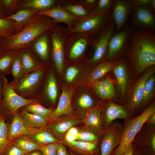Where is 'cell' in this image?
Here are the masks:
<instances>
[{
  "label": "cell",
  "instance_id": "cell-3",
  "mask_svg": "<svg viewBox=\"0 0 155 155\" xmlns=\"http://www.w3.org/2000/svg\"><path fill=\"white\" fill-rule=\"evenodd\" d=\"M155 112L154 104H151L137 117L129 120L122 131L120 142L117 149L111 155H123L125 150L132 142L150 116Z\"/></svg>",
  "mask_w": 155,
  "mask_h": 155
},
{
  "label": "cell",
  "instance_id": "cell-17",
  "mask_svg": "<svg viewBox=\"0 0 155 155\" xmlns=\"http://www.w3.org/2000/svg\"><path fill=\"white\" fill-rule=\"evenodd\" d=\"M18 55L24 68V74L44 69L42 65L29 51H19Z\"/></svg>",
  "mask_w": 155,
  "mask_h": 155
},
{
  "label": "cell",
  "instance_id": "cell-50",
  "mask_svg": "<svg viewBox=\"0 0 155 155\" xmlns=\"http://www.w3.org/2000/svg\"><path fill=\"white\" fill-rule=\"evenodd\" d=\"M78 132V128L75 127H73L71 128L67 132L76 137L77 138Z\"/></svg>",
  "mask_w": 155,
  "mask_h": 155
},
{
  "label": "cell",
  "instance_id": "cell-56",
  "mask_svg": "<svg viewBox=\"0 0 155 155\" xmlns=\"http://www.w3.org/2000/svg\"><path fill=\"white\" fill-rule=\"evenodd\" d=\"M26 154L27 155H43L41 152L40 150H37L32 151Z\"/></svg>",
  "mask_w": 155,
  "mask_h": 155
},
{
  "label": "cell",
  "instance_id": "cell-14",
  "mask_svg": "<svg viewBox=\"0 0 155 155\" xmlns=\"http://www.w3.org/2000/svg\"><path fill=\"white\" fill-rule=\"evenodd\" d=\"M112 11L102 15L91 17L78 25L75 31H93L102 27L105 28L113 20Z\"/></svg>",
  "mask_w": 155,
  "mask_h": 155
},
{
  "label": "cell",
  "instance_id": "cell-4",
  "mask_svg": "<svg viewBox=\"0 0 155 155\" xmlns=\"http://www.w3.org/2000/svg\"><path fill=\"white\" fill-rule=\"evenodd\" d=\"M2 77L3 91L0 109L4 118L6 116L13 115L20 108L38 101L36 99L25 98L18 95L14 90L12 81L9 82L5 76Z\"/></svg>",
  "mask_w": 155,
  "mask_h": 155
},
{
  "label": "cell",
  "instance_id": "cell-25",
  "mask_svg": "<svg viewBox=\"0 0 155 155\" xmlns=\"http://www.w3.org/2000/svg\"><path fill=\"white\" fill-rule=\"evenodd\" d=\"M20 114L24 124L30 128H40L46 127L48 123L46 120L42 117L24 110Z\"/></svg>",
  "mask_w": 155,
  "mask_h": 155
},
{
  "label": "cell",
  "instance_id": "cell-34",
  "mask_svg": "<svg viewBox=\"0 0 155 155\" xmlns=\"http://www.w3.org/2000/svg\"><path fill=\"white\" fill-rule=\"evenodd\" d=\"M34 48L35 52L42 60H46L48 55L47 38L45 34L41 36L35 43Z\"/></svg>",
  "mask_w": 155,
  "mask_h": 155
},
{
  "label": "cell",
  "instance_id": "cell-27",
  "mask_svg": "<svg viewBox=\"0 0 155 155\" xmlns=\"http://www.w3.org/2000/svg\"><path fill=\"white\" fill-rule=\"evenodd\" d=\"M37 14L48 16L55 21L69 23L74 19L70 13L59 8H54L39 11Z\"/></svg>",
  "mask_w": 155,
  "mask_h": 155
},
{
  "label": "cell",
  "instance_id": "cell-16",
  "mask_svg": "<svg viewBox=\"0 0 155 155\" xmlns=\"http://www.w3.org/2000/svg\"><path fill=\"white\" fill-rule=\"evenodd\" d=\"M154 71L153 69L146 71L135 84L130 100L129 105L131 107L135 108L142 103L145 84L148 79L153 74Z\"/></svg>",
  "mask_w": 155,
  "mask_h": 155
},
{
  "label": "cell",
  "instance_id": "cell-21",
  "mask_svg": "<svg viewBox=\"0 0 155 155\" xmlns=\"http://www.w3.org/2000/svg\"><path fill=\"white\" fill-rule=\"evenodd\" d=\"M82 122L88 127L101 131V110L98 108H95L90 110L85 115Z\"/></svg>",
  "mask_w": 155,
  "mask_h": 155
},
{
  "label": "cell",
  "instance_id": "cell-9",
  "mask_svg": "<svg viewBox=\"0 0 155 155\" xmlns=\"http://www.w3.org/2000/svg\"><path fill=\"white\" fill-rule=\"evenodd\" d=\"M115 25L113 20L103 29L96 39L94 52L90 63L95 64L101 60L106 54L109 40L115 32Z\"/></svg>",
  "mask_w": 155,
  "mask_h": 155
},
{
  "label": "cell",
  "instance_id": "cell-53",
  "mask_svg": "<svg viewBox=\"0 0 155 155\" xmlns=\"http://www.w3.org/2000/svg\"><path fill=\"white\" fill-rule=\"evenodd\" d=\"M3 91V82L2 77L0 75V106L2 99ZM1 114L0 109V115Z\"/></svg>",
  "mask_w": 155,
  "mask_h": 155
},
{
  "label": "cell",
  "instance_id": "cell-61",
  "mask_svg": "<svg viewBox=\"0 0 155 155\" xmlns=\"http://www.w3.org/2000/svg\"><path fill=\"white\" fill-rule=\"evenodd\" d=\"M22 155H27V154H22Z\"/></svg>",
  "mask_w": 155,
  "mask_h": 155
},
{
  "label": "cell",
  "instance_id": "cell-60",
  "mask_svg": "<svg viewBox=\"0 0 155 155\" xmlns=\"http://www.w3.org/2000/svg\"><path fill=\"white\" fill-rule=\"evenodd\" d=\"M133 155H141L138 154V153L136 152H135L133 151Z\"/></svg>",
  "mask_w": 155,
  "mask_h": 155
},
{
  "label": "cell",
  "instance_id": "cell-28",
  "mask_svg": "<svg viewBox=\"0 0 155 155\" xmlns=\"http://www.w3.org/2000/svg\"><path fill=\"white\" fill-rule=\"evenodd\" d=\"M117 64L116 62H105L98 65L90 73L89 80L94 83L100 79L113 68Z\"/></svg>",
  "mask_w": 155,
  "mask_h": 155
},
{
  "label": "cell",
  "instance_id": "cell-6",
  "mask_svg": "<svg viewBox=\"0 0 155 155\" xmlns=\"http://www.w3.org/2000/svg\"><path fill=\"white\" fill-rule=\"evenodd\" d=\"M133 30L128 25L113 34L108 44L106 58L109 62L118 57L125 51L128 50L129 42Z\"/></svg>",
  "mask_w": 155,
  "mask_h": 155
},
{
  "label": "cell",
  "instance_id": "cell-24",
  "mask_svg": "<svg viewBox=\"0 0 155 155\" xmlns=\"http://www.w3.org/2000/svg\"><path fill=\"white\" fill-rule=\"evenodd\" d=\"M3 50L0 52V75L5 76L10 73L14 59L18 51Z\"/></svg>",
  "mask_w": 155,
  "mask_h": 155
},
{
  "label": "cell",
  "instance_id": "cell-37",
  "mask_svg": "<svg viewBox=\"0 0 155 155\" xmlns=\"http://www.w3.org/2000/svg\"><path fill=\"white\" fill-rule=\"evenodd\" d=\"M114 0H100L95 10L94 16H100L107 13L112 11Z\"/></svg>",
  "mask_w": 155,
  "mask_h": 155
},
{
  "label": "cell",
  "instance_id": "cell-32",
  "mask_svg": "<svg viewBox=\"0 0 155 155\" xmlns=\"http://www.w3.org/2000/svg\"><path fill=\"white\" fill-rule=\"evenodd\" d=\"M16 31L15 22L0 18V38L4 39L14 34Z\"/></svg>",
  "mask_w": 155,
  "mask_h": 155
},
{
  "label": "cell",
  "instance_id": "cell-18",
  "mask_svg": "<svg viewBox=\"0 0 155 155\" xmlns=\"http://www.w3.org/2000/svg\"><path fill=\"white\" fill-rule=\"evenodd\" d=\"M39 11L36 9H24L5 18L15 22L17 33L22 29L23 26L26 24L32 16Z\"/></svg>",
  "mask_w": 155,
  "mask_h": 155
},
{
  "label": "cell",
  "instance_id": "cell-51",
  "mask_svg": "<svg viewBox=\"0 0 155 155\" xmlns=\"http://www.w3.org/2000/svg\"><path fill=\"white\" fill-rule=\"evenodd\" d=\"M6 12L3 6L1 0H0V18L6 17Z\"/></svg>",
  "mask_w": 155,
  "mask_h": 155
},
{
  "label": "cell",
  "instance_id": "cell-44",
  "mask_svg": "<svg viewBox=\"0 0 155 155\" xmlns=\"http://www.w3.org/2000/svg\"><path fill=\"white\" fill-rule=\"evenodd\" d=\"M24 154L19 147L12 143L5 150L3 155H22Z\"/></svg>",
  "mask_w": 155,
  "mask_h": 155
},
{
  "label": "cell",
  "instance_id": "cell-38",
  "mask_svg": "<svg viewBox=\"0 0 155 155\" xmlns=\"http://www.w3.org/2000/svg\"><path fill=\"white\" fill-rule=\"evenodd\" d=\"M54 2V1L53 0H31L26 1L24 3V6L38 10L49 7Z\"/></svg>",
  "mask_w": 155,
  "mask_h": 155
},
{
  "label": "cell",
  "instance_id": "cell-62",
  "mask_svg": "<svg viewBox=\"0 0 155 155\" xmlns=\"http://www.w3.org/2000/svg\"><path fill=\"white\" fill-rule=\"evenodd\" d=\"M1 39V38H0V39Z\"/></svg>",
  "mask_w": 155,
  "mask_h": 155
},
{
  "label": "cell",
  "instance_id": "cell-15",
  "mask_svg": "<svg viewBox=\"0 0 155 155\" xmlns=\"http://www.w3.org/2000/svg\"><path fill=\"white\" fill-rule=\"evenodd\" d=\"M61 143L76 154L80 155H100L98 142L80 140L68 141L63 140Z\"/></svg>",
  "mask_w": 155,
  "mask_h": 155
},
{
  "label": "cell",
  "instance_id": "cell-31",
  "mask_svg": "<svg viewBox=\"0 0 155 155\" xmlns=\"http://www.w3.org/2000/svg\"><path fill=\"white\" fill-rule=\"evenodd\" d=\"M14 143L19 147L26 154L37 150H40V146L28 136L21 137L14 140Z\"/></svg>",
  "mask_w": 155,
  "mask_h": 155
},
{
  "label": "cell",
  "instance_id": "cell-43",
  "mask_svg": "<svg viewBox=\"0 0 155 155\" xmlns=\"http://www.w3.org/2000/svg\"><path fill=\"white\" fill-rule=\"evenodd\" d=\"M65 9L69 11L80 16H86V11L82 7L78 5H70L67 6Z\"/></svg>",
  "mask_w": 155,
  "mask_h": 155
},
{
  "label": "cell",
  "instance_id": "cell-46",
  "mask_svg": "<svg viewBox=\"0 0 155 155\" xmlns=\"http://www.w3.org/2000/svg\"><path fill=\"white\" fill-rule=\"evenodd\" d=\"M78 69L74 67H68L65 74V79L68 83L72 82L75 79L79 72Z\"/></svg>",
  "mask_w": 155,
  "mask_h": 155
},
{
  "label": "cell",
  "instance_id": "cell-7",
  "mask_svg": "<svg viewBox=\"0 0 155 155\" xmlns=\"http://www.w3.org/2000/svg\"><path fill=\"white\" fill-rule=\"evenodd\" d=\"M129 17V26L132 30L143 29L154 32L155 15L149 5L134 8Z\"/></svg>",
  "mask_w": 155,
  "mask_h": 155
},
{
  "label": "cell",
  "instance_id": "cell-5",
  "mask_svg": "<svg viewBox=\"0 0 155 155\" xmlns=\"http://www.w3.org/2000/svg\"><path fill=\"white\" fill-rule=\"evenodd\" d=\"M44 73L43 69L24 74L14 87L15 91L25 98L36 99Z\"/></svg>",
  "mask_w": 155,
  "mask_h": 155
},
{
  "label": "cell",
  "instance_id": "cell-10",
  "mask_svg": "<svg viewBox=\"0 0 155 155\" xmlns=\"http://www.w3.org/2000/svg\"><path fill=\"white\" fill-rule=\"evenodd\" d=\"M82 121L72 115L60 117L46 126L59 140H63L67 131L71 127L80 124Z\"/></svg>",
  "mask_w": 155,
  "mask_h": 155
},
{
  "label": "cell",
  "instance_id": "cell-47",
  "mask_svg": "<svg viewBox=\"0 0 155 155\" xmlns=\"http://www.w3.org/2000/svg\"><path fill=\"white\" fill-rule=\"evenodd\" d=\"M134 8L144 7L149 5L150 0H131Z\"/></svg>",
  "mask_w": 155,
  "mask_h": 155
},
{
  "label": "cell",
  "instance_id": "cell-26",
  "mask_svg": "<svg viewBox=\"0 0 155 155\" xmlns=\"http://www.w3.org/2000/svg\"><path fill=\"white\" fill-rule=\"evenodd\" d=\"M114 67L113 72L122 96L125 95L127 88L128 79L126 67L124 62L118 63Z\"/></svg>",
  "mask_w": 155,
  "mask_h": 155
},
{
  "label": "cell",
  "instance_id": "cell-59",
  "mask_svg": "<svg viewBox=\"0 0 155 155\" xmlns=\"http://www.w3.org/2000/svg\"><path fill=\"white\" fill-rule=\"evenodd\" d=\"M70 154L71 155H80L78 154H74L72 152H71V151H70Z\"/></svg>",
  "mask_w": 155,
  "mask_h": 155
},
{
  "label": "cell",
  "instance_id": "cell-29",
  "mask_svg": "<svg viewBox=\"0 0 155 155\" xmlns=\"http://www.w3.org/2000/svg\"><path fill=\"white\" fill-rule=\"evenodd\" d=\"M23 110L42 117L47 121L49 117L54 111L53 108H47L41 105L38 101L23 107Z\"/></svg>",
  "mask_w": 155,
  "mask_h": 155
},
{
  "label": "cell",
  "instance_id": "cell-49",
  "mask_svg": "<svg viewBox=\"0 0 155 155\" xmlns=\"http://www.w3.org/2000/svg\"><path fill=\"white\" fill-rule=\"evenodd\" d=\"M2 4L5 9L6 12L7 10L12 7L16 1L12 0H1Z\"/></svg>",
  "mask_w": 155,
  "mask_h": 155
},
{
  "label": "cell",
  "instance_id": "cell-8",
  "mask_svg": "<svg viewBox=\"0 0 155 155\" xmlns=\"http://www.w3.org/2000/svg\"><path fill=\"white\" fill-rule=\"evenodd\" d=\"M131 0H114L112 16L115 25V33L128 25L127 21L134 9Z\"/></svg>",
  "mask_w": 155,
  "mask_h": 155
},
{
  "label": "cell",
  "instance_id": "cell-52",
  "mask_svg": "<svg viewBox=\"0 0 155 155\" xmlns=\"http://www.w3.org/2000/svg\"><path fill=\"white\" fill-rule=\"evenodd\" d=\"M133 147L132 144L130 145L125 150L123 155H133Z\"/></svg>",
  "mask_w": 155,
  "mask_h": 155
},
{
  "label": "cell",
  "instance_id": "cell-12",
  "mask_svg": "<svg viewBox=\"0 0 155 155\" xmlns=\"http://www.w3.org/2000/svg\"><path fill=\"white\" fill-rule=\"evenodd\" d=\"M13 118L9 126L8 140L11 143L18 137L32 135L38 131L40 128H33L26 126L23 122L18 110L13 115Z\"/></svg>",
  "mask_w": 155,
  "mask_h": 155
},
{
  "label": "cell",
  "instance_id": "cell-22",
  "mask_svg": "<svg viewBox=\"0 0 155 155\" xmlns=\"http://www.w3.org/2000/svg\"><path fill=\"white\" fill-rule=\"evenodd\" d=\"M46 80L44 90V95L52 104H55L57 97L58 89L53 70H51Z\"/></svg>",
  "mask_w": 155,
  "mask_h": 155
},
{
  "label": "cell",
  "instance_id": "cell-30",
  "mask_svg": "<svg viewBox=\"0 0 155 155\" xmlns=\"http://www.w3.org/2000/svg\"><path fill=\"white\" fill-rule=\"evenodd\" d=\"M9 125L2 114L0 115V155H3L7 148L12 143L8 140Z\"/></svg>",
  "mask_w": 155,
  "mask_h": 155
},
{
  "label": "cell",
  "instance_id": "cell-33",
  "mask_svg": "<svg viewBox=\"0 0 155 155\" xmlns=\"http://www.w3.org/2000/svg\"><path fill=\"white\" fill-rule=\"evenodd\" d=\"M10 73L11 74L13 78L12 81L14 86L24 75V68L18 55V52L13 60Z\"/></svg>",
  "mask_w": 155,
  "mask_h": 155
},
{
  "label": "cell",
  "instance_id": "cell-11",
  "mask_svg": "<svg viewBox=\"0 0 155 155\" xmlns=\"http://www.w3.org/2000/svg\"><path fill=\"white\" fill-rule=\"evenodd\" d=\"M74 92L73 90L68 89L64 86L63 87L57 106L49 117L47 120L48 123L51 122L63 115H73V110L71 100Z\"/></svg>",
  "mask_w": 155,
  "mask_h": 155
},
{
  "label": "cell",
  "instance_id": "cell-41",
  "mask_svg": "<svg viewBox=\"0 0 155 155\" xmlns=\"http://www.w3.org/2000/svg\"><path fill=\"white\" fill-rule=\"evenodd\" d=\"M94 89L96 94L101 98L112 100L114 98L115 93L107 89L95 85Z\"/></svg>",
  "mask_w": 155,
  "mask_h": 155
},
{
  "label": "cell",
  "instance_id": "cell-20",
  "mask_svg": "<svg viewBox=\"0 0 155 155\" xmlns=\"http://www.w3.org/2000/svg\"><path fill=\"white\" fill-rule=\"evenodd\" d=\"M128 114L123 107L112 102H109L107 106L105 113V122L109 125L117 119H125L128 117Z\"/></svg>",
  "mask_w": 155,
  "mask_h": 155
},
{
  "label": "cell",
  "instance_id": "cell-39",
  "mask_svg": "<svg viewBox=\"0 0 155 155\" xmlns=\"http://www.w3.org/2000/svg\"><path fill=\"white\" fill-rule=\"evenodd\" d=\"M155 81V77L154 75H152L146 82L142 103L146 102L151 97L154 89Z\"/></svg>",
  "mask_w": 155,
  "mask_h": 155
},
{
  "label": "cell",
  "instance_id": "cell-57",
  "mask_svg": "<svg viewBox=\"0 0 155 155\" xmlns=\"http://www.w3.org/2000/svg\"><path fill=\"white\" fill-rule=\"evenodd\" d=\"M150 8L155 13V0H150V2L149 5Z\"/></svg>",
  "mask_w": 155,
  "mask_h": 155
},
{
  "label": "cell",
  "instance_id": "cell-48",
  "mask_svg": "<svg viewBox=\"0 0 155 155\" xmlns=\"http://www.w3.org/2000/svg\"><path fill=\"white\" fill-rule=\"evenodd\" d=\"M57 155H71L66 149V146L61 142L59 143Z\"/></svg>",
  "mask_w": 155,
  "mask_h": 155
},
{
  "label": "cell",
  "instance_id": "cell-55",
  "mask_svg": "<svg viewBox=\"0 0 155 155\" xmlns=\"http://www.w3.org/2000/svg\"><path fill=\"white\" fill-rule=\"evenodd\" d=\"M147 121L151 124H154L155 123V112L152 114L149 117Z\"/></svg>",
  "mask_w": 155,
  "mask_h": 155
},
{
  "label": "cell",
  "instance_id": "cell-54",
  "mask_svg": "<svg viewBox=\"0 0 155 155\" xmlns=\"http://www.w3.org/2000/svg\"><path fill=\"white\" fill-rule=\"evenodd\" d=\"M150 145L152 149L155 152V135L154 134H153L151 139Z\"/></svg>",
  "mask_w": 155,
  "mask_h": 155
},
{
  "label": "cell",
  "instance_id": "cell-13",
  "mask_svg": "<svg viewBox=\"0 0 155 155\" xmlns=\"http://www.w3.org/2000/svg\"><path fill=\"white\" fill-rule=\"evenodd\" d=\"M122 132L119 129L113 126L105 131L100 144V155H111L120 142Z\"/></svg>",
  "mask_w": 155,
  "mask_h": 155
},
{
  "label": "cell",
  "instance_id": "cell-58",
  "mask_svg": "<svg viewBox=\"0 0 155 155\" xmlns=\"http://www.w3.org/2000/svg\"><path fill=\"white\" fill-rule=\"evenodd\" d=\"M2 39H0V52L3 50L2 45Z\"/></svg>",
  "mask_w": 155,
  "mask_h": 155
},
{
  "label": "cell",
  "instance_id": "cell-1",
  "mask_svg": "<svg viewBox=\"0 0 155 155\" xmlns=\"http://www.w3.org/2000/svg\"><path fill=\"white\" fill-rule=\"evenodd\" d=\"M128 50L132 62L141 73L155 64V33L143 29L133 30Z\"/></svg>",
  "mask_w": 155,
  "mask_h": 155
},
{
  "label": "cell",
  "instance_id": "cell-23",
  "mask_svg": "<svg viewBox=\"0 0 155 155\" xmlns=\"http://www.w3.org/2000/svg\"><path fill=\"white\" fill-rule=\"evenodd\" d=\"M28 136L40 146L53 143L61 142L46 127L41 128L38 131Z\"/></svg>",
  "mask_w": 155,
  "mask_h": 155
},
{
  "label": "cell",
  "instance_id": "cell-19",
  "mask_svg": "<svg viewBox=\"0 0 155 155\" xmlns=\"http://www.w3.org/2000/svg\"><path fill=\"white\" fill-rule=\"evenodd\" d=\"M53 56L54 61L59 73L62 71L63 65V43L61 38L57 34L52 36Z\"/></svg>",
  "mask_w": 155,
  "mask_h": 155
},
{
  "label": "cell",
  "instance_id": "cell-45",
  "mask_svg": "<svg viewBox=\"0 0 155 155\" xmlns=\"http://www.w3.org/2000/svg\"><path fill=\"white\" fill-rule=\"evenodd\" d=\"M97 86L107 89L115 93L113 83L108 77L105 78L98 82L95 85Z\"/></svg>",
  "mask_w": 155,
  "mask_h": 155
},
{
  "label": "cell",
  "instance_id": "cell-2",
  "mask_svg": "<svg viewBox=\"0 0 155 155\" xmlns=\"http://www.w3.org/2000/svg\"><path fill=\"white\" fill-rule=\"evenodd\" d=\"M51 23L36 14L30 19L19 32L2 39L3 49L14 51L27 47L37 37L51 27Z\"/></svg>",
  "mask_w": 155,
  "mask_h": 155
},
{
  "label": "cell",
  "instance_id": "cell-35",
  "mask_svg": "<svg viewBox=\"0 0 155 155\" xmlns=\"http://www.w3.org/2000/svg\"><path fill=\"white\" fill-rule=\"evenodd\" d=\"M88 142H98L99 137L98 135L89 127L78 128L76 140Z\"/></svg>",
  "mask_w": 155,
  "mask_h": 155
},
{
  "label": "cell",
  "instance_id": "cell-40",
  "mask_svg": "<svg viewBox=\"0 0 155 155\" xmlns=\"http://www.w3.org/2000/svg\"><path fill=\"white\" fill-rule=\"evenodd\" d=\"M78 105L81 108L88 109L91 108L93 105L94 102L92 98L88 94L82 95L77 100Z\"/></svg>",
  "mask_w": 155,
  "mask_h": 155
},
{
  "label": "cell",
  "instance_id": "cell-36",
  "mask_svg": "<svg viewBox=\"0 0 155 155\" xmlns=\"http://www.w3.org/2000/svg\"><path fill=\"white\" fill-rule=\"evenodd\" d=\"M87 41L84 38L78 40L72 47L69 54L71 59L76 58L80 56L84 52L86 46Z\"/></svg>",
  "mask_w": 155,
  "mask_h": 155
},
{
  "label": "cell",
  "instance_id": "cell-42",
  "mask_svg": "<svg viewBox=\"0 0 155 155\" xmlns=\"http://www.w3.org/2000/svg\"><path fill=\"white\" fill-rule=\"evenodd\" d=\"M59 143L54 142L41 146L40 150L43 155H57Z\"/></svg>",
  "mask_w": 155,
  "mask_h": 155
}]
</instances>
